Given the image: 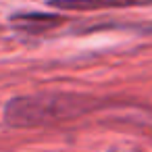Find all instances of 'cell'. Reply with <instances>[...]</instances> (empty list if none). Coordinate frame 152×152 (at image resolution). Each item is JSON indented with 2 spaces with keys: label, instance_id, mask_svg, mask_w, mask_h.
<instances>
[{
  "label": "cell",
  "instance_id": "cell-1",
  "mask_svg": "<svg viewBox=\"0 0 152 152\" xmlns=\"http://www.w3.org/2000/svg\"><path fill=\"white\" fill-rule=\"evenodd\" d=\"M96 102L81 94H65V92H48L36 96H19L9 100L4 106V123L11 127H42L54 125L67 119H75Z\"/></svg>",
  "mask_w": 152,
  "mask_h": 152
},
{
  "label": "cell",
  "instance_id": "cell-2",
  "mask_svg": "<svg viewBox=\"0 0 152 152\" xmlns=\"http://www.w3.org/2000/svg\"><path fill=\"white\" fill-rule=\"evenodd\" d=\"M152 0H52L50 7L61 11H104V9H125V7H144Z\"/></svg>",
  "mask_w": 152,
  "mask_h": 152
},
{
  "label": "cell",
  "instance_id": "cell-3",
  "mask_svg": "<svg viewBox=\"0 0 152 152\" xmlns=\"http://www.w3.org/2000/svg\"><path fill=\"white\" fill-rule=\"evenodd\" d=\"M63 21L65 19L61 15H46V13H17L11 17L13 27H17L23 34H31V36L50 31V29L63 25Z\"/></svg>",
  "mask_w": 152,
  "mask_h": 152
}]
</instances>
